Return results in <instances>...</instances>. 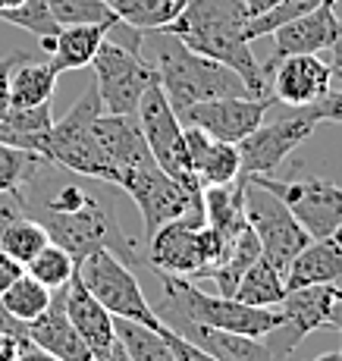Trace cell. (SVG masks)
<instances>
[{"instance_id":"6da1fadb","label":"cell","mask_w":342,"mask_h":361,"mask_svg":"<svg viewBox=\"0 0 342 361\" xmlns=\"http://www.w3.org/2000/svg\"><path fill=\"white\" fill-rule=\"evenodd\" d=\"M25 214H32L47 230L54 245L66 248L79 264L92 252H114L123 261H135L132 242L116 224L114 211L104 201H97L92 192H85L79 183H63L57 189H41L38 179H29L23 185Z\"/></svg>"},{"instance_id":"7a4b0ae2","label":"cell","mask_w":342,"mask_h":361,"mask_svg":"<svg viewBox=\"0 0 342 361\" xmlns=\"http://www.w3.org/2000/svg\"><path fill=\"white\" fill-rule=\"evenodd\" d=\"M245 23L248 13L242 0H188L183 13L157 32L173 35L188 51L229 66L255 98H270V82L245 38Z\"/></svg>"},{"instance_id":"3957f363","label":"cell","mask_w":342,"mask_h":361,"mask_svg":"<svg viewBox=\"0 0 342 361\" xmlns=\"http://www.w3.org/2000/svg\"><path fill=\"white\" fill-rule=\"evenodd\" d=\"M154 69H157V85L164 88L166 101L176 114L185 107L214 98H242L251 94L248 85L233 73L229 66L217 63L211 57L188 51L179 38L166 32H154ZM255 98V94H251Z\"/></svg>"},{"instance_id":"277c9868","label":"cell","mask_w":342,"mask_h":361,"mask_svg":"<svg viewBox=\"0 0 342 361\" xmlns=\"http://www.w3.org/2000/svg\"><path fill=\"white\" fill-rule=\"evenodd\" d=\"M148 261L157 274L198 280V276H211L226 261V248H223L220 235L204 224V211H201L170 220L151 233Z\"/></svg>"},{"instance_id":"5b68a950","label":"cell","mask_w":342,"mask_h":361,"mask_svg":"<svg viewBox=\"0 0 342 361\" xmlns=\"http://www.w3.org/2000/svg\"><path fill=\"white\" fill-rule=\"evenodd\" d=\"M101 110H104L101 94H97V85L92 82L82 92V98L60 120H54L51 132H47V164L63 166L69 173H79V176L116 183L114 166L104 157L101 145L94 138V116Z\"/></svg>"},{"instance_id":"8992f818","label":"cell","mask_w":342,"mask_h":361,"mask_svg":"<svg viewBox=\"0 0 342 361\" xmlns=\"http://www.w3.org/2000/svg\"><path fill=\"white\" fill-rule=\"evenodd\" d=\"M75 274L82 276L85 289L114 317H129V321H138V324H145V327L164 330L154 305L148 302L142 283H138L135 270L123 258H116L114 252L101 248V252L85 255V258L75 264Z\"/></svg>"},{"instance_id":"52a82bcc","label":"cell","mask_w":342,"mask_h":361,"mask_svg":"<svg viewBox=\"0 0 342 361\" xmlns=\"http://www.w3.org/2000/svg\"><path fill=\"white\" fill-rule=\"evenodd\" d=\"M94 85L101 94V107L107 114H135L142 94L157 85V69L142 54V38L132 44H116L104 38L94 60Z\"/></svg>"},{"instance_id":"ba28073f","label":"cell","mask_w":342,"mask_h":361,"mask_svg":"<svg viewBox=\"0 0 342 361\" xmlns=\"http://www.w3.org/2000/svg\"><path fill=\"white\" fill-rule=\"evenodd\" d=\"M242 204H245V224L251 226V233L257 235V242H261V255L274 264L276 270H283V276H286L289 261L308 245L311 235L305 233V226L292 217V211L274 192L251 183V179H245Z\"/></svg>"},{"instance_id":"9c48e42d","label":"cell","mask_w":342,"mask_h":361,"mask_svg":"<svg viewBox=\"0 0 342 361\" xmlns=\"http://www.w3.org/2000/svg\"><path fill=\"white\" fill-rule=\"evenodd\" d=\"M116 185H120L126 195L132 198V204L138 207L142 224H145V235H151L164 224H170V220L204 211L201 192L188 189V185L176 183L173 176H166L157 164L123 173Z\"/></svg>"},{"instance_id":"30bf717a","label":"cell","mask_w":342,"mask_h":361,"mask_svg":"<svg viewBox=\"0 0 342 361\" xmlns=\"http://www.w3.org/2000/svg\"><path fill=\"white\" fill-rule=\"evenodd\" d=\"M251 183L270 189L276 198L292 211V217L305 226L311 239H324L333 235L342 226V185L330 179L317 176H295V179H280V176H245Z\"/></svg>"},{"instance_id":"8fae6325","label":"cell","mask_w":342,"mask_h":361,"mask_svg":"<svg viewBox=\"0 0 342 361\" xmlns=\"http://www.w3.org/2000/svg\"><path fill=\"white\" fill-rule=\"evenodd\" d=\"M135 116H138V126H142L145 142H148L151 157L157 161L160 170H164L166 176H173L176 183L201 192L198 179H195V173H192V164H188L185 126L179 123L176 110L170 107L164 88L151 85L148 92L142 94V101H138Z\"/></svg>"},{"instance_id":"7c38bea8","label":"cell","mask_w":342,"mask_h":361,"mask_svg":"<svg viewBox=\"0 0 342 361\" xmlns=\"http://www.w3.org/2000/svg\"><path fill=\"white\" fill-rule=\"evenodd\" d=\"M342 293L333 283H320V286H302V289H289L283 295L280 308V327H274L267 333V349L276 361H286L292 355L298 343L305 336H311L314 330L330 327V311L336 305V298Z\"/></svg>"},{"instance_id":"4fadbf2b","label":"cell","mask_w":342,"mask_h":361,"mask_svg":"<svg viewBox=\"0 0 342 361\" xmlns=\"http://www.w3.org/2000/svg\"><path fill=\"white\" fill-rule=\"evenodd\" d=\"M314 126L317 123L302 107H295L289 116H280L274 123H261L236 145L242 176H264V173H274L276 166H283L286 157L305 145V138L314 132Z\"/></svg>"},{"instance_id":"5bb4252c","label":"cell","mask_w":342,"mask_h":361,"mask_svg":"<svg viewBox=\"0 0 342 361\" xmlns=\"http://www.w3.org/2000/svg\"><path fill=\"white\" fill-rule=\"evenodd\" d=\"M270 104H276V101L274 98H251V94H242V98H214V101L192 104V107H185L183 114H176V116L183 126H198L211 138L239 145L248 132H255L264 123Z\"/></svg>"},{"instance_id":"9a60e30c","label":"cell","mask_w":342,"mask_h":361,"mask_svg":"<svg viewBox=\"0 0 342 361\" xmlns=\"http://www.w3.org/2000/svg\"><path fill=\"white\" fill-rule=\"evenodd\" d=\"M264 75L270 85V98L276 104H289L295 107H308L317 98H324L333 85L330 63L317 57V54H295V57H283L276 63H261Z\"/></svg>"},{"instance_id":"2e32d148","label":"cell","mask_w":342,"mask_h":361,"mask_svg":"<svg viewBox=\"0 0 342 361\" xmlns=\"http://www.w3.org/2000/svg\"><path fill=\"white\" fill-rule=\"evenodd\" d=\"M274 35V54L267 63H276L283 57H295V54H320L330 51V44L342 35V19L336 16V0L314 6L305 16L283 23Z\"/></svg>"},{"instance_id":"e0dca14e","label":"cell","mask_w":342,"mask_h":361,"mask_svg":"<svg viewBox=\"0 0 342 361\" xmlns=\"http://www.w3.org/2000/svg\"><path fill=\"white\" fill-rule=\"evenodd\" d=\"M94 138L101 145L104 157L114 166L116 183H120L123 173L157 164L148 151V142H145L135 114H107V110H101L94 116Z\"/></svg>"},{"instance_id":"ac0fdd59","label":"cell","mask_w":342,"mask_h":361,"mask_svg":"<svg viewBox=\"0 0 342 361\" xmlns=\"http://www.w3.org/2000/svg\"><path fill=\"white\" fill-rule=\"evenodd\" d=\"M164 327L179 333V336L188 339L192 345H198V349L204 352V355H211L214 361H276L270 355L267 345H264V339L245 336V333L207 327V324L188 321V317H166Z\"/></svg>"},{"instance_id":"d6986e66","label":"cell","mask_w":342,"mask_h":361,"mask_svg":"<svg viewBox=\"0 0 342 361\" xmlns=\"http://www.w3.org/2000/svg\"><path fill=\"white\" fill-rule=\"evenodd\" d=\"M25 333L38 349L51 352L60 361H92V349L85 345V339L79 336V330L73 327V321L66 317V305H63V286L54 289L51 305L41 311L35 321L25 324Z\"/></svg>"},{"instance_id":"ffe728a7","label":"cell","mask_w":342,"mask_h":361,"mask_svg":"<svg viewBox=\"0 0 342 361\" xmlns=\"http://www.w3.org/2000/svg\"><path fill=\"white\" fill-rule=\"evenodd\" d=\"M63 305H66V317L73 321V327L79 330V336L85 339L92 355H104L110 345H116L114 314L88 293L79 274H73L69 283L63 286Z\"/></svg>"},{"instance_id":"44dd1931","label":"cell","mask_w":342,"mask_h":361,"mask_svg":"<svg viewBox=\"0 0 342 361\" xmlns=\"http://www.w3.org/2000/svg\"><path fill=\"white\" fill-rule=\"evenodd\" d=\"M185 151H188V164H192V173L201 189L236 183L242 176L239 148L233 142H220V138L207 135L204 129L185 126Z\"/></svg>"},{"instance_id":"7402d4cb","label":"cell","mask_w":342,"mask_h":361,"mask_svg":"<svg viewBox=\"0 0 342 361\" xmlns=\"http://www.w3.org/2000/svg\"><path fill=\"white\" fill-rule=\"evenodd\" d=\"M107 25L85 23V25H60V32L54 38H41L44 51L51 54V69L54 73H75V69L92 66L97 47L107 38Z\"/></svg>"},{"instance_id":"603a6c76","label":"cell","mask_w":342,"mask_h":361,"mask_svg":"<svg viewBox=\"0 0 342 361\" xmlns=\"http://www.w3.org/2000/svg\"><path fill=\"white\" fill-rule=\"evenodd\" d=\"M342 276V252L339 242L333 235L324 239H311L295 258L286 267V293L302 286H320V283H333L336 286Z\"/></svg>"},{"instance_id":"cb8c5ba5","label":"cell","mask_w":342,"mask_h":361,"mask_svg":"<svg viewBox=\"0 0 342 361\" xmlns=\"http://www.w3.org/2000/svg\"><path fill=\"white\" fill-rule=\"evenodd\" d=\"M242 192H245V179H236L226 185H207L201 189V204H204V224L223 239V248H233L239 233L245 230V204H242Z\"/></svg>"},{"instance_id":"d4e9b609","label":"cell","mask_w":342,"mask_h":361,"mask_svg":"<svg viewBox=\"0 0 342 361\" xmlns=\"http://www.w3.org/2000/svg\"><path fill=\"white\" fill-rule=\"evenodd\" d=\"M51 126H54L51 104L6 107V114L0 116V142L47 161V132H51Z\"/></svg>"},{"instance_id":"484cf974","label":"cell","mask_w":342,"mask_h":361,"mask_svg":"<svg viewBox=\"0 0 342 361\" xmlns=\"http://www.w3.org/2000/svg\"><path fill=\"white\" fill-rule=\"evenodd\" d=\"M57 92V73L51 63H38V60L25 57L23 63L13 66L10 73V107H38V104H51Z\"/></svg>"},{"instance_id":"4316f807","label":"cell","mask_w":342,"mask_h":361,"mask_svg":"<svg viewBox=\"0 0 342 361\" xmlns=\"http://www.w3.org/2000/svg\"><path fill=\"white\" fill-rule=\"evenodd\" d=\"M286 295V276L283 270H276L264 255H257L255 261L248 264V270L242 274L239 286H236L233 298L245 305H255V308H276Z\"/></svg>"},{"instance_id":"83f0119b","label":"cell","mask_w":342,"mask_h":361,"mask_svg":"<svg viewBox=\"0 0 342 361\" xmlns=\"http://www.w3.org/2000/svg\"><path fill=\"white\" fill-rule=\"evenodd\" d=\"M123 25L135 32H157L183 13L188 0H104Z\"/></svg>"},{"instance_id":"f1b7e54d","label":"cell","mask_w":342,"mask_h":361,"mask_svg":"<svg viewBox=\"0 0 342 361\" xmlns=\"http://www.w3.org/2000/svg\"><path fill=\"white\" fill-rule=\"evenodd\" d=\"M114 333L129 361H176L170 343L164 339V330L145 327L129 317H114Z\"/></svg>"},{"instance_id":"f546056e","label":"cell","mask_w":342,"mask_h":361,"mask_svg":"<svg viewBox=\"0 0 342 361\" xmlns=\"http://www.w3.org/2000/svg\"><path fill=\"white\" fill-rule=\"evenodd\" d=\"M51 295H54V289H47L44 283H38L35 276L23 274L16 283H10V286L0 293V305H4L16 321L29 324L51 305Z\"/></svg>"},{"instance_id":"4dcf8cb0","label":"cell","mask_w":342,"mask_h":361,"mask_svg":"<svg viewBox=\"0 0 342 361\" xmlns=\"http://www.w3.org/2000/svg\"><path fill=\"white\" fill-rule=\"evenodd\" d=\"M51 242L47 230L32 217V214H23L13 224H6V230L0 233V248H4L10 258H16L19 264H29L41 248Z\"/></svg>"},{"instance_id":"1f68e13d","label":"cell","mask_w":342,"mask_h":361,"mask_svg":"<svg viewBox=\"0 0 342 361\" xmlns=\"http://www.w3.org/2000/svg\"><path fill=\"white\" fill-rule=\"evenodd\" d=\"M25 274L35 276L38 283H44L47 289H60V286H66L69 276L75 274V258L66 252V248L47 242V245L25 264Z\"/></svg>"},{"instance_id":"d6a6232c","label":"cell","mask_w":342,"mask_h":361,"mask_svg":"<svg viewBox=\"0 0 342 361\" xmlns=\"http://www.w3.org/2000/svg\"><path fill=\"white\" fill-rule=\"evenodd\" d=\"M44 4L60 25L97 23V25H107V29L120 25V19L110 13V6L104 4V0H44Z\"/></svg>"},{"instance_id":"836d02e7","label":"cell","mask_w":342,"mask_h":361,"mask_svg":"<svg viewBox=\"0 0 342 361\" xmlns=\"http://www.w3.org/2000/svg\"><path fill=\"white\" fill-rule=\"evenodd\" d=\"M0 23H10L16 29H25L38 38H54L60 32V23L54 19V13L47 10L44 0H23L13 10H0Z\"/></svg>"},{"instance_id":"e575fe53","label":"cell","mask_w":342,"mask_h":361,"mask_svg":"<svg viewBox=\"0 0 342 361\" xmlns=\"http://www.w3.org/2000/svg\"><path fill=\"white\" fill-rule=\"evenodd\" d=\"M41 164H47V161L0 142V192H23V185L38 173Z\"/></svg>"},{"instance_id":"d590c367","label":"cell","mask_w":342,"mask_h":361,"mask_svg":"<svg viewBox=\"0 0 342 361\" xmlns=\"http://www.w3.org/2000/svg\"><path fill=\"white\" fill-rule=\"evenodd\" d=\"M326 4V0H280V4L274 6V10H267L264 16H255L245 23V38L248 41H257L264 38V35H270L274 29H280L283 23H292V19L305 16L308 10H314V6Z\"/></svg>"},{"instance_id":"8d00e7d4","label":"cell","mask_w":342,"mask_h":361,"mask_svg":"<svg viewBox=\"0 0 342 361\" xmlns=\"http://www.w3.org/2000/svg\"><path fill=\"white\" fill-rule=\"evenodd\" d=\"M305 114L311 116L314 123H342V88H336V92H326L324 98H317L314 104H308V107H302Z\"/></svg>"},{"instance_id":"74e56055","label":"cell","mask_w":342,"mask_h":361,"mask_svg":"<svg viewBox=\"0 0 342 361\" xmlns=\"http://www.w3.org/2000/svg\"><path fill=\"white\" fill-rule=\"evenodd\" d=\"M164 339L170 343L173 358H176V361H214L211 355H204L198 345H192L188 339H183L179 333H173V330H166V327H164Z\"/></svg>"},{"instance_id":"f35d334b","label":"cell","mask_w":342,"mask_h":361,"mask_svg":"<svg viewBox=\"0 0 342 361\" xmlns=\"http://www.w3.org/2000/svg\"><path fill=\"white\" fill-rule=\"evenodd\" d=\"M25 57H29V54H23V51L0 57V116H4L6 107H10V73H13V66L23 63Z\"/></svg>"},{"instance_id":"ab89813d","label":"cell","mask_w":342,"mask_h":361,"mask_svg":"<svg viewBox=\"0 0 342 361\" xmlns=\"http://www.w3.org/2000/svg\"><path fill=\"white\" fill-rule=\"evenodd\" d=\"M23 214H25L23 192H0V233L6 230V224H13Z\"/></svg>"},{"instance_id":"60d3db41","label":"cell","mask_w":342,"mask_h":361,"mask_svg":"<svg viewBox=\"0 0 342 361\" xmlns=\"http://www.w3.org/2000/svg\"><path fill=\"white\" fill-rule=\"evenodd\" d=\"M29 343H32L29 333H13V330L0 333V361H16L19 352H23Z\"/></svg>"},{"instance_id":"b9f144b4","label":"cell","mask_w":342,"mask_h":361,"mask_svg":"<svg viewBox=\"0 0 342 361\" xmlns=\"http://www.w3.org/2000/svg\"><path fill=\"white\" fill-rule=\"evenodd\" d=\"M23 274H25V264H19L16 258H10V255L0 248V293H4L10 283H16Z\"/></svg>"},{"instance_id":"7bdbcfd3","label":"cell","mask_w":342,"mask_h":361,"mask_svg":"<svg viewBox=\"0 0 342 361\" xmlns=\"http://www.w3.org/2000/svg\"><path fill=\"white\" fill-rule=\"evenodd\" d=\"M330 73H333V79H339V85H342V35L330 44Z\"/></svg>"},{"instance_id":"ee69618b","label":"cell","mask_w":342,"mask_h":361,"mask_svg":"<svg viewBox=\"0 0 342 361\" xmlns=\"http://www.w3.org/2000/svg\"><path fill=\"white\" fill-rule=\"evenodd\" d=\"M16 361H60L57 355H51V352H44V349H38L35 343H29L23 352H19V358Z\"/></svg>"},{"instance_id":"f6af8a7d","label":"cell","mask_w":342,"mask_h":361,"mask_svg":"<svg viewBox=\"0 0 342 361\" xmlns=\"http://www.w3.org/2000/svg\"><path fill=\"white\" fill-rule=\"evenodd\" d=\"M245 4V13H248V19H255V16H264L267 10H274L280 0H242Z\"/></svg>"},{"instance_id":"bcb514c9","label":"cell","mask_w":342,"mask_h":361,"mask_svg":"<svg viewBox=\"0 0 342 361\" xmlns=\"http://www.w3.org/2000/svg\"><path fill=\"white\" fill-rule=\"evenodd\" d=\"M6 330H13V333H25V324L23 321H16V317L10 314V311L0 305V333H6Z\"/></svg>"},{"instance_id":"7dc6e473","label":"cell","mask_w":342,"mask_h":361,"mask_svg":"<svg viewBox=\"0 0 342 361\" xmlns=\"http://www.w3.org/2000/svg\"><path fill=\"white\" fill-rule=\"evenodd\" d=\"M92 361H129V355H126V352H123V345L116 343V345H110V349L104 352V355H94Z\"/></svg>"},{"instance_id":"c3c4849f","label":"cell","mask_w":342,"mask_h":361,"mask_svg":"<svg viewBox=\"0 0 342 361\" xmlns=\"http://www.w3.org/2000/svg\"><path fill=\"white\" fill-rule=\"evenodd\" d=\"M330 327L342 333V295L336 298V305H333V311H330Z\"/></svg>"},{"instance_id":"681fc988","label":"cell","mask_w":342,"mask_h":361,"mask_svg":"<svg viewBox=\"0 0 342 361\" xmlns=\"http://www.w3.org/2000/svg\"><path fill=\"white\" fill-rule=\"evenodd\" d=\"M311 361H342V352H324V355H317Z\"/></svg>"},{"instance_id":"f907efd6","label":"cell","mask_w":342,"mask_h":361,"mask_svg":"<svg viewBox=\"0 0 342 361\" xmlns=\"http://www.w3.org/2000/svg\"><path fill=\"white\" fill-rule=\"evenodd\" d=\"M333 239H336V242H339V252H342V226H339V230H336V233H333ZM336 289H339V293H342V276H339Z\"/></svg>"},{"instance_id":"816d5d0a","label":"cell","mask_w":342,"mask_h":361,"mask_svg":"<svg viewBox=\"0 0 342 361\" xmlns=\"http://www.w3.org/2000/svg\"><path fill=\"white\" fill-rule=\"evenodd\" d=\"M23 0H0V10H13V6H19Z\"/></svg>"}]
</instances>
